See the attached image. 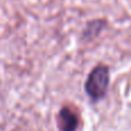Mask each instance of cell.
Wrapping results in <instances>:
<instances>
[{
	"mask_svg": "<svg viewBox=\"0 0 131 131\" xmlns=\"http://www.w3.org/2000/svg\"><path fill=\"white\" fill-rule=\"evenodd\" d=\"M109 86V68L106 64H97L89 74L84 84L86 94L92 101H99L106 95Z\"/></svg>",
	"mask_w": 131,
	"mask_h": 131,
	"instance_id": "1",
	"label": "cell"
},
{
	"mask_svg": "<svg viewBox=\"0 0 131 131\" xmlns=\"http://www.w3.org/2000/svg\"><path fill=\"white\" fill-rule=\"evenodd\" d=\"M101 25H102V21H100V23L98 25H93V27L91 23H89L88 27H86V31L84 32V37H92L93 35L99 34V30H95V28H97V29L98 28H102Z\"/></svg>",
	"mask_w": 131,
	"mask_h": 131,
	"instance_id": "3",
	"label": "cell"
},
{
	"mask_svg": "<svg viewBox=\"0 0 131 131\" xmlns=\"http://www.w3.org/2000/svg\"><path fill=\"white\" fill-rule=\"evenodd\" d=\"M58 127L60 131H76L79 125V116L75 109L64 106L58 114Z\"/></svg>",
	"mask_w": 131,
	"mask_h": 131,
	"instance_id": "2",
	"label": "cell"
}]
</instances>
